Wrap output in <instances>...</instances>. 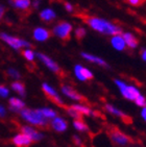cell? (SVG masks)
I'll return each instance as SVG.
<instances>
[{
    "instance_id": "6da1fadb",
    "label": "cell",
    "mask_w": 146,
    "mask_h": 147,
    "mask_svg": "<svg viewBox=\"0 0 146 147\" xmlns=\"http://www.w3.org/2000/svg\"><path fill=\"white\" fill-rule=\"evenodd\" d=\"M84 21L90 27H92L94 30L99 31L101 34H113V36L121 34L120 27H118L115 24L107 22L105 20L99 19V18H95V17H84Z\"/></svg>"
},
{
    "instance_id": "7a4b0ae2",
    "label": "cell",
    "mask_w": 146,
    "mask_h": 147,
    "mask_svg": "<svg viewBox=\"0 0 146 147\" xmlns=\"http://www.w3.org/2000/svg\"><path fill=\"white\" fill-rule=\"evenodd\" d=\"M20 116L23 120H25L27 123H30L31 125L36 126H45L47 125L48 120L41 115L38 109L36 110H31V109H22L19 112Z\"/></svg>"
},
{
    "instance_id": "3957f363",
    "label": "cell",
    "mask_w": 146,
    "mask_h": 147,
    "mask_svg": "<svg viewBox=\"0 0 146 147\" xmlns=\"http://www.w3.org/2000/svg\"><path fill=\"white\" fill-rule=\"evenodd\" d=\"M115 84L118 87L120 93L122 94V96L124 98H126L127 100H132L134 101L139 95H140V91L138 90V88H136L135 86H129L127 84H125L124 82L120 80V79H115Z\"/></svg>"
},
{
    "instance_id": "277c9868",
    "label": "cell",
    "mask_w": 146,
    "mask_h": 147,
    "mask_svg": "<svg viewBox=\"0 0 146 147\" xmlns=\"http://www.w3.org/2000/svg\"><path fill=\"white\" fill-rule=\"evenodd\" d=\"M0 39L4 41L7 45L11 46V48H14L15 50H19L21 48H30L31 47L30 43L25 41V40L13 37V36L5 34V32H1L0 34Z\"/></svg>"
},
{
    "instance_id": "5b68a950",
    "label": "cell",
    "mask_w": 146,
    "mask_h": 147,
    "mask_svg": "<svg viewBox=\"0 0 146 147\" xmlns=\"http://www.w3.org/2000/svg\"><path fill=\"white\" fill-rule=\"evenodd\" d=\"M71 31H72V25L70 23L65 22V21L59 22L53 28V34L57 38L64 40V41H68L70 39Z\"/></svg>"
},
{
    "instance_id": "8992f818",
    "label": "cell",
    "mask_w": 146,
    "mask_h": 147,
    "mask_svg": "<svg viewBox=\"0 0 146 147\" xmlns=\"http://www.w3.org/2000/svg\"><path fill=\"white\" fill-rule=\"evenodd\" d=\"M36 57H38V59H39L40 61H41V62H42L50 71H52V72L57 73V74L61 72V68H59V66L57 65V64H56L52 59H50L49 57H47L46 54L36 53Z\"/></svg>"
},
{
    "instance_id": "52a82bcc",
    "label": "cell",
    "mask_w": 146,
    "mask_h": 147,
    "mask_svg": "<svg viewBox=\"0 0 146 147\" xmlns=\"http://www.w3.org/2000/svg\"><path fill=\"white\" fill-rule=\"evenodd\" d=\"M42 90L44 91V93L47 95L49 98L51 99V100H53L54 102H55L56 105H64V102H63V99L61 98V96H59V94H57V92H56L55 90H54L51 86H49L48 84H46V82H44L42 85Z\"/></svg>"
},
{
    "instance_id": "ba28073f",
    "label": "cell",
    "mask_w": 146,
    "mask_h": 147,
    "mask_svg": "<svg viewBox=\"0 0 146 147\" xmlns=\"http://www.w3.org/2000/svg\"><path fill=\"white\" fill-rule=\"evenodd\" d=\"M74 74L80 82H86L93 78V73L90 70L82 65H76L74 67Z\"/></svg>"
},
{
    "instance_id": "9c48e42d",
    "label": "cell",
    "mask_w": 146,
    "mask_h": 147,
    "mask_svg": "<svg viewBox=\"0 0 146 147\" xmlns=\"http://www.w3.org/2000/svg\"><path fill=\"white\" fill-rule=\"evenodd\" d=\"M111 139H112V141L117 144L118 146H126L127 144L129 143V138L126 136V135H124L123 133H121L119 130H113L112 133H111Z\"/></svg>"
},
{
    "instance_id": "30bf717a",
    "label": "cell",
    "mask_w": 146,
    "mask_h": 147,
    "mask_svg": "<svg viewBox=\"0 0 146 147\" xmlns=\"http://www.w3.org/2000/svg\"><path fill=\"white\" fill-rule=\"evenodd\" d=\"M21 131H22L23 134H25L26 136L29 137V138L32 140V142L41 141L43 139V137H44V135H43L42 133H40L38 129L31 127V126H28V125L22 126V127H21Z\"/></svg>"
},
{
    "instance_id": "8fae6325",
    "label": "cell",
    "mask_w": 146,
    "mask_h": 147,
    "mask_svg": "<svg viewBox=\"0 0 146 147\" xmlns=\"http://www.w3.org/2000/svg\"><path fill=\"white\" fill-rule=\"evenodd\" d=\"M13 143L15 146L17 147H28L30 146L32 143V140L28 136H26L25 134H18L13 138Z\"/></svg>"
},
{
    "instance_id": "7c38bea8",
    "label": "cell",
    "mask_w": 146,
    "mask_h": 147,
    "mask_svg": "<svg viewBox=\"0 0 146 147\" xmlns=\"http://www.w3.org/2000/svg\"><path fill=\"white\" fill-rule=\"evenodd\" d=\"M51 127L53 128L55 131H57V133H63L68 127L67 121L64 118H62V117L55 116L54 118L51 119Z\"/></svg>"
},
{
    "instance_id": "4fadbf2b",
    "label": "cell",
    "mask_w": 146,
    "mask_h": 147,
    "mask_svg": "<svg viewBox=\"0 0 146 147\" xmlns=\"http://www.w3.org/2000/svg\"><path fill=\"white\" fill-rule=\"evenodd\" d=\"M62 93L68 98L72 99V100H76V101H80L82 100V96L79 93H77L73 88H71L70 86H63L62 87Z\"/></svg>"
},
{
    "instance_id": "5bb4252c",
    "label": "cell",
    "mask_w": 146,
    "mask_h": 147,
    "mask_svg": "<svg viewBox=\"0 0 146 147\" xmlns=\"http://www.w3.org/2000/svg\"><path fill=\"white\" fill-rule=\"evenodd\" d=\"M34 38L39 42H44L50 38V31L44 27H38L34 30Z\"/></svg>"
},
{
    "instance_id": "9a60e30c",
    "label": "cell",
    "mask_w": 146,
    "mask_h": 147,
    "mask_svg": "<svg viewBox=\"0 0 146 147\" xmlns=\"http://www.w3.org/2000/svg\"><path fill=\"white\" fill-rule=\"evenodd\" d=\"M9 110H11L13 112H16V113H19L22 109L25 108V102L23 101L21 98H18V97H11L9 99Z\"/></svg>"
},
{
    "instance_id": "2e32d148",
    "label": "cell",
    "mask_w": 146,
    "mask_h": 147,
    "mask_svg": "<svg viewBox=\"0 0 146 147\" xmlns=\"http://www.w3.org/2000/svg\"><path fill=\"white\" fill-rule=\"evenodd\" d=\"M9 2L11 3V5L14 6L15 9H22V11L28 9L31 4L30 0H9Z\"/></svg>"
},
{
    "instance_id": "e0dca14e",
    "label": "cell",
    "mask_w": 146,
    "mask_h": 147,
    "mask_svg": "<svg viewBox=\"0 0 146 147\" xmlns=\"http://www.w3.org/2000/svg\"><path fill=\"white\" fill-rule=\"evenodd\" d=\"M73 109H75L77 112H78L80 115H86V116H95V112L93 110H91L89 107L84 105H79V103H76V105H72Z\"/></svg>"
},
{
    "instance_id": "ac0fdd59",
    "label": "cell",
    "mask_w": 146,
    "mask_h": 147,
    "mask_svg": "<svg viewBox=\"0 0 146 147\" xmlns=\"http://www.w3.org/2000/svg\"><path fill=\"white\" fill-rule=\"evenodd\" d=\"M111 43H112L113 47L115 49H117V50H124L125 49V42H124L123 38L121 37V36H119V34H115L114 37H113L112 41H111Z\"/></svg>"
},
{
    "instance_id": "d6986e66",
    "label": "cell",
    "mask_w": 146,
    "mask_h": 147,
    "mask_svg": "<svg viewBox=\"0 0 146 147\" xmlns=\"http://www.w3.org/2000/svg\"><path fill=\"white\" fill-rule=\"evenodd\" d=\"M82 57H84V59H87V61H89V62H91V63H95V64H97V65L103 66V67H107V64L104 62L103 59H100V57H95V55H93V54L87 53V52H82Z\"/></svg>"
},
{
    "instance_id": "ffe728a7",
    "label": "cell",
    "mask_w": 146,
    "mask_h": 147,
    "mask_svg": "<svg viewBox=\"0 0 146 147\" xmlns=\"http://www.w3.org/2000/svg\"><path fill=\"white\" fill-rule=\"evenodd\" d=\"M55 17H56L55 13H54L53 9H45L40 13V18H41L43 21H46V22L52 21Z\"/></svg>"
},
{
    "instance_id": "44dd1931",
    "label": "cell",
    "mask_w": 146,
    "mask_h": 147,
    "mask_svg": "<svg viewBox=\"0 0 146 147\" xmlns=\"http://www.w3.org/2000/svg\"><path fill=\"white\" fill-rule=\"evenodd\" d=\"M11 89L16 92L17 94H19L21 97H24L26 95V91H25V86H24V84H22V82H14L13 84H11Z\"/></svg>"
},
{
    "instance_id": "7402d4cb",
    "label": "cell",
    "mask_w": 146,
    "mask_h": 147,
    "mask_svg": "<svg viewBox=\"0 0 146 147\" xmlns=\"http://www.w3.org/2000/svg\"><path fill=\"white\" fill-rule=\"evenodd\" d=\"M123 40L125 42V45H127L129 48H136L138 46V41L132 34H123Z\"/></svg>"
},
{
    "instance_id": "603a6c76",
    "label": "cell",
    "mask_w": 146,
    "mask_h": 147,
    "mask_svg": "<svg viewBox=\"0 0 146 147\" xmlns=\"http://www.w3.org/2000/svg\"><path fill=\"white\" fill-rule=\"evenodd\" d=\"M104 108H105V110H107L110 114H112L114 116L120 117V118H125V117H126V115H125L122 111L119 110L118 108H116V107H114V105H105Z\"/></svg>"
},
{
    "instance_id": "cb8c5ba5",
    "label": "cell",
    "mask_w": 146,
    "mask_h": 147,
    "mask_svg": "<svg viewBox=\"0 0 146 147\" xmlns=\"http://www.w3.org/2000/svg\"><path fill=\"white\" fill-rule=\"evenodd\" d=\"M38 111H39L40 113H41V115H42L43 117H45L47 120H51V119L56 116V112L50 108H41V109H38Z\"/></svg>"
},
{
    "instance_id": "d4e9b609",
    "label": "cell",
    "mask_w": 146,
    "mask_h": 147,
    "mask_svg": "<svg viewBox=\"0 0 146 147\" xmlns=\"http://www.w3.org/2000/svg\"><path fill=\"white\" fill-rule=\"evenodd\" d=\"M73 127L75 128L77 131H82V133L88 131V129H89L87 124L82 120H80V119H74V121H73Z\"/></svg>"
},
{
    "instance_id": "484cf974",
    "label": "cell",
    "mask_w": 146,
    "mask_h": 147,
    "mask_svg": "<svg viewBox=\"0 0 146 147\" xmlns=\"http://www.w3.org/2000/svg\"><path fill=\"white\" fill-rule=\"evenodd\" d=\"M23 57H25V59L28 62H32L34 59V52L31 49L26 48L25 50L23 51Z\"/></svg>"
},
{
    "instance_id": "4316f807",
    "label": "cell",
    "mask_w": 146,
    "mask_h": 147,
    "mask_svg": "<svg viewBox=\"0 0 146 147\" xmlns=\"http://www.w3.org/2000/svg\"><path fill=\"white\" fill-rule=\"evenodd\" d=\"M7 74H9V76H11V78H15V79H19L21 77L20 72L18 70H16L15 68L7 69Z\"/></svg>"
},
{
    "instance_id": "83f0119b",
    "label": "cell",
    "mask_w": 146,
    "mask_h": 147,
    "mask_svg": "<svg viewBox=\"0 0 146 147\" xmlns=\"http://www.w3.org/2000/svg\"><path fill=\"white\" fill-rule=\"evenodd\" d=\"M135 103L138 105V107H141V108H143V107H146V98L143 96V95H139L137 98L134 100Z\"/></svg>"
},
{
    "instance_id": "f1b7e54d",
    "label": "cell",
    "mask_w": 146,
    "mask_h": 147,
    "mask_svg": "<svg viewBox=\"0 0 146 147\" xmlns=\"http://www.w3.org/2000/svg\"><path fill=\"white\" fill-rule=\"evenodd\" d=\"M67 114L74 119H80V114H79L75 109H73L72 107L69 108V109H67Z\"/></svg>"
},
{
    "instance_id": "f546056e",
    "label": "cell",
    "mask_w": 146,
    "mask_h": 147,
    "mask_svg": "<svg viewBox=\"0 0 146 147\" xmlns=\"http://www.w3.org/2000/svg\"><path fill=\"white\" fill-rule=\"evenodd\" d=\"M75 36L78 40H82V38L86 36V29L82 28V27H78V28L75 30Z\"/></svg>"
},
{
    "instance_id": "4dcf8cb0",
    "label": "cell",
    "mask_w": 146,
    "mask_h": 147,
    "mask_svg": "<svg viewBox=\"0 0 146 147\" xmlns=\"http://www.w3.org/2000/svg\"><path fill=\"white\" fill-rule=\"evenodd\" d=\"M9 90L6 88L5 86H1L0 85V97L2 98H5V97L9 96Z\"/></svg>"
},
{
    "instance_id": "1f68e13d",
    "label": "cell",
    "mask_w": 146,
    "mask_h": 147,
    "mask_svg": "<svg viewBox=\"0 0 146 147\" xmlns=\"http://www.w3.org/2000/svg\"><path fill=\"white\" fill-rule=\"evenodd\" d=\"M128 3H130L132 5H141L145 2V0H127Z\"/></svg>"
},
{
    "instance_id": "d6a6232c",
    "label": "cell",
    "mask_w": 146,
    "mask_h": 147,
    "mask_svg": "<svg viewBox=\"0 0 146 147\" xmlns=\"http://www.w3.org/2000/svg\"><path fill=\"white\" fill-rule=\"evenodd\" d=\"M73 141H74V143H75L77 146H80V145H82V139L79 138L77 135H74V136H73Z\"/></svg>"
},
{
    "instance_id": "836d02e7",
    "label": "cell",
    "mask_w": 146,
    "mask_h": 147,
    "mask_svg": "<svg viewBox=\"0 0 146 147\" xmlns=\"http://www.w3.org/2000/svg\"><path fill=\"white\" fill-rule=\"evenodd\" d=\"M6 115V110L3 105H0V117H5Z\"/></svg>"
},
{
    "instance_id": "e575fe53",
    "label": "cell",
    "mask_w": 146,
    "mask_h": 147,
    "mask_svg": "<svg viewBox=\"0 0 146 147\" xmlns=\"http://www.w3.org/2000/svg\"><path fill=\"white\" fill-rule=\"evenodd\" d=\"M141 117L146 122V107H143L142 110H141Z\"/></svg>"
},
{
    "instance_id": "d590c367",
    "label": "cell",
    "mask_w": 146,
    "mask_h": 147,
    "mask_svg": "<svg viewBox=\"0 0 146 147\" xmlns=\"http://www.w3.org/2000/svg\"><path fill=\"white\" fill-rule=\"evenodd\" d=\"M4 13H5V7H4L3 5H0V20L3 18Z\"/></svg>"
},
{
    "instance_id": "8d00e7d4",
    "label": "cell",
    "mask_w": 146,
    "mask_h": 147,
    "mask_svg": "<svg viewBox=\"0 0 146 147\" xmlns=\"http://www.w3.org/2000/svg\"><path fill=\"white\" fill-rule=\"evenodd\" d=\"M65 9H67L68 11H73V6L71 5L69 2H66V3H65Z\"/></svg>"
},
{
    "instance_id": "74e56055",
    "label": "cell",
    "mask_w": 146,
    "mask_h": 147,
    "mask_svg": "<svg viewBox=\"0 0 146 147\" xmlns=\"http://www.w3.org/2000/svg\"><path fill=\"white\" fill-rule=\"evenodd\" d=\"M32 4H34V7H38V6H39V4H40V0H34Z\"/></svg>"
},
{
    "instance_id": "f35d334b",
    "label": "cell",
    "mask_w": 146,
    "mask_h": 147,
    "mask_svg": "<svg viewBox=\"0 0 146 147\" xmlns=\"http://www.w3.org/2000/svg\"><path fill=\"white\" fill-rule=\"evenodd\" d=\"M142 57H143V59L146 62V49L143 51V53H142Z\"/></svg>"
}]
</instances>
